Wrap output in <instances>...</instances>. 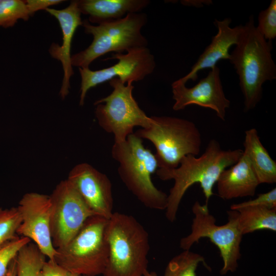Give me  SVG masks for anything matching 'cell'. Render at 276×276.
I'll list each match as a JSON object with an SVG mask.
<instances>
[{
  "label": "cell",
  "instance_id": "obj_1",
  "mask_svg": "<svg viewBox=\"0 0 276 276\" xmlns=\"http://www.w3.org/2000/svg\"><path fill=\"white\" fill-rule=\"evenodd\" d=\"M243 153L240 149H223L219 142L210 140L204 152L198 157L193 155L184 156L176 168H158L157 176L162 180L173 179V187L168 195L166 217L171 222L176 220L180 202L188 189L199 183L208 204L214 195L213 188L225 169L236 163Z\"/></svg>",
  "mask_w": 276,
  "mask_h": 276
},
{
  "label": "cell",
  "instance_id": "obj_2",
  "mask_svg": "<svg viewBox=\"0 0 276 276\" xmlns=\"http://www.w3.org/2000/svg\"><path fill=\"white\" fill-rule=\"evenodd\" d=\"M272 47V41L265 39L258 32L251 15L242 25L238 43L229 59L239 76L245 112L254 109L260 101L263 84L276 79Z\"/></svg>",
  "mask_w": 276,
  "mask_h": 276
},
{
  "label": "cell",
  "instance_id": "obj_3",
  "mask_svg": "<svg viewBox=\"0 0 276 276\" xmlns=\"http://www.w3.org/2000/svg\"><path fill=\"white\" fill-rule=\"evenodd\" d=\"M106 236L109 255L103 276H142L148 271L149 235L134 217L113 212Z\"/></svg>",
  "mask_w": 276,
  "mask_h": 276
},
{
  "label": "cell",
  "instance_id": "obj_4",
  "mask_svg": "<svg viewBox=\"0 0 276 276\" xmlns=\"http://www.w3.org/2000/svg\"><path fill=\"white\" fill-rule=\"evenodd\" d=\"M119 162L118 172L127 188L146 207L166 210L168 195L153 184L151 175L158 168L156 157L145 147L142 139L134 133L122 143H114L111 150Z\"/></svg>",
  "mask_w": 276,
  "mask_h": 276
},
{
  "label": "cell",
  "instance_id": "obj_5",
  "mask_svg": "<svg viewBox=\"0 0 276 276\" xmlns=\"http://www.w3.org/2000/svg\"><path fill=\"white\" fill-rule=\"evenodd\" d=\"M147 21L146 14L141 12L129 13L122 18L96 26L84 20L82 26L86 33L93 36V40L84 50L72 55V66L89 68L93 61L108 53H123L147 47V39L141 33Z\"/></svg>",
  "mask_w": 276,
  "mask_h": 276
},
{
  "label": "cell",
  "instance_id": "obj_6",
  "mask_svg": "<svg viewBox=\"0 0 276 276\" xmlns=\"http://www.w3.org/2000/svg\"><path fill=\"white\" fill-rule=\"evenodd\" d=\"M151 118L150 127L141 128L134 133L153 144L158 168H176L184 156L199 154L202 137L194 122L175 117Z\"/></svg>",
  "mask_w": 276,
  "mask_h": 276
},
{
  "label": "cell",
  "instance_id": "obj_7",
  "mask_svg": "<svg viewBox=\"0 0 276 276\" xmlns=\"http://www.w3.org/2000/svg\"><path fill=\"white\" fill-rule=\"evenodd\" d=\"M108 220L98 215L88 218L66 245L56 249L54 260L79 275L102 274L109 255L106 236Z\"/></svg>",
  "mask_w": 276,
  "mask_h": 276
},
{
  "label": "cell",
  "instance_id": "obj_8",
  "mask_svg": "<svg viewBox=\"0 0 276 276\" xmlns=\"http://www.w3.org/2000/svg\"><path fill=\"white\" fill-rule=\"evenodd\" d=\"M192 211L194 217L191 231L180 239V248L183 250H190L200 239L207 238L219 250L223 261L220 274L236 271L241 256L240 245L243 236L239 226L237 211H228L227 223L219 225L216 224L215 218L210 213L208 204H201L196 201Z\"/></svg>",
  "mask_w": 276,
  "mask_h": 276
},
{
  "label": "cell",
  "instance_id": "obj_9",
  "mask_svg": "<svg viewBox=\"0 0 276 276\" xmlns=\"http://www.w3.org/2000/svg\"><path fill=\"white\" fill-rule=\"evenodd\" d=\"M109 83L113 90L108 96L95 102V114L100 126L113 134L114 143H120L133 133L135 127H150L152 119L133 97L132 83L126 85L118 78L109 80Z\"/></svg>",
  "mask_w": 276,
  "mask_h": 276
},
{
  "label": "cell",
  "instance_id": "obj_10",
  "mask_svg": "<svg viewBox=\"0 0 276 276\" xmlns=\"http://www.w3.org/2000/svg\"><path fill=\"white\" fill-rule=\"evenodd\" d=\"M50 197V232L53 244L57 249L66 245L86 220L96 215L67 179L60 182Z\"/></svg>",
  "mask_w": 276,
  "mask_h": 276
},
{
  "label": "cell",
  "instance_id": "obj_11",
  "mask_svg": "<svg viewBox=\"0 0 276 276\" xmlns=\"http://www.w3.org/2000/svg\"><path fill=\"white\" fill-rule=\"evenodd\" d=\"M109 59L118 61L112 66L100 70L79 68L81 79L80 106L84 105L86 95L91 88L114 78L125 84L139 81L152 73L156 66L154 56L147 47L133 49L126 54L113 53L111 57L105 60Z\"/></svg>",
  "mask_w": 276,
  "mask_h": 276
},
{
  "label": "cell",
  "instance_id": "obj_12",
  "mask_svg": "<svg viewBox=\"0 0 276 276\" xmlns=\"http://www.w3.org/2000/svg\"><path fill=\"white\" fill-rule=\"evenodd\" d=\"M51 206L49 195L36 192L24 195L17 207L21 218L17 234L33 241L46 257L54 260L56 249L50 232Z\"/></svg>",
  "mask_w": 276,
  "mask_h": 276
},
{
  "label": "cell",
  "instance_id": "obj_13",
  "mask_svg": "<svg viewBox=\"0 0 276 276\" xmlns=\"http://www.w3.org/2000/svg\"><path fill=\"white\" fill-rule=\"evenodd\" d=\"M171 86L172 98L175 101L174 110H182L188 106L196 105L214 110L220 120H225L231 102L224 94L220 69L217 65L192 87H187L180 79L174 81Z\"/></svg>",
  "mask_w": 276,
  "mask_h": 276
},
{
  "label": "cell",
  "instance_id": "obj_14",
  "mask_svg": "<svg viewBox=\"0 0 276 276\" xmlns=\"http://www.w3.org/2000/svg\"><path fill=\"white\" fill-rule=\"evenodd\" d=\"M96 215L109 219L112 214L113 199L109 178L90 165L75 166L67 179Z\"/></svg>",
  "mask_w": 276,
  "mask_h": 276
},
{
  "label": "cell",
  "instance_id": "obj_15",
  "mask_svg": "<svg viewBox=\"0 0 276 276\" xmlns=\"http://www.w3.org/2000/svg\"><path fill=\"white\" fill-rule=\"evenodd\" d=\"M47 12L58 21L62 33L61 45L53 43L49 53L54 59L60 61L63 70V78L59 95L64 99L69 93L70 78L74 75L71 63V49L74 34L79 26L82 25L81 13L77 1H73L65 8L57 10L48 8Z\"/></svg>",
  "mask_w": 276,
  "mask_h": 276
},
{
  "label": "cell",
  "instance_id": "obj_16",
  "mask_svg": "<svg viewBox=\"0 0 276 276\" xmlns=\"http://www.w3.org/2000/svg\"><path fill=\"white\" fill-rule=\"evenodd\" d=\"M214 22L217 28V33L212 37L211 42L200 55L190 72L180 78L185 84L190 80L194 81L197 80L200 71L213 68L221 60H229V49L238 43L242 25L231 27L232 19L230 18H225L222 20L215 19Z\"/></svg>",
  "mask_w": 276,
  "mask_h": 276
},
{
  "label": "cell",
  "instance_id": "obj_17",
  "mask_svg": "<svg viewBox=\"0 0 276 276\" xmlns=\"http://www.w3.org/2000/svg\"><path fill=\"white\" fill-rule=\"evenodd\" d=\"M219 196L224 200L253 196L260 185L247 156L223 170L217 181Z\"/></svg>",
  "mask_w": 276,
  "mask_h": 276
},
{
  "label": "cell",
  "instance_id": "obj_18",
  "mask_svg": "<svg viewBox=\"0 0 276 276\" xmlns=\"http://www.w3.org/2000/svg\"><path fill=\"white\" fill-rule=\"evenodd\" d=\"M81 14L89 16L88 21L99 24L119 19L128 14L139 13L150 4L149 0L77 1Z\"/></svg>",
  "mask_w": 276,
  "mask_h": 276
},
{
  "label": "cell",
  "instance_id": "obj_19",
  "mask_svg": "<svg viewBox=\"0 0 276 276\" xmlns=\"http://www.w3.org/2000/svg\"><path fill=\"white\" fill-rule=\"evenodd\" d=\"M243 146V153L248 157L259 183H275L276 162L262 144L256 129L245 131Z\"/></svg>",
  "mask_w": 276,
  "mask_h": 276
},
{
  "label": "cell",
  "instance_id": "obj_20",
  "mask_svg": "<svg viewBox=\"0 0 276 276\" xmlns=\"http://www.w3.org/2000/svg\"><path fill=\"white\" fill-rule=\"evenodd\" d=\"M235 211L238 212L239 226L243 235L259 230L276 231V209L247 206Z\"/></svg>",
  "mask_w": 276,
  "mask_h": 276
},
{
  "label": "cell",
  "instance_id": "obj_21",
  "mask_svg": "<svg viewBox=\"0 0 276 276\" xmlns=\"http://www.w3.org/2000/svg\"><path fill=\"white\" fill-rule=\"evenodd\" d=\"M45 258L35 243L29 242L15 257L16 276H40Z\"/></svg>",
  "mask_w": 276,
  "mask_h": 276
},
{
  "label": "cell",
  "instance_id": "obj_22",
  "mask_svg": "<svg viewBox=\"0 0 276 276\" xmlns=\"http://www.w3.org/2000/svg\"><path fill=\"white\" fill-rule=\"evenodd\" d=\"M200 263L211 270L202 256L184 250L169 262L163 276H197L196 271Z\"/></svg>",
  "mask_w": 276,
  "mask_h": 276
},
{
  "label": "cell",
  "instance_id": "obj_23",
  "mask_svg": "<svg viewBox=\"0 0 276 276\" xmlns=\"http://www.w3.org/2000/svg\"><path fill=\"white\" fill-rule=\"evenodd\" d=\"M21 222L17 207L0 208V249L16 239L17 231Z\"/></svg>",
  "mask_w": 276,
  "mask_h": 276
},
{
  "label": "cell",
  "instance_id": "obj_24",
  "mask_svg": "<svg viewBox=\"0 0 276 276\" xmlns=\"http://www.w3.org/2000/svg\"><path fill=\"white\" fill-rule=\"evenodd\" d=\"M25 1L0 0V27H13L19 19L30 17Z\"/></svg>",
  "mask_w": 276,
  "mask_h": 276
},
{
  "label": "cell",
  "instance_id": "obj_25",
  "mask_svg": "<svg viewBox=\"0 0 276 276\" xmlns=\"http://www.w3.org/2000/svg\"><path fill=\"white\" fill-rule=\"evenodd\" d=\"M258 32L266 40L272 41L276 37V1L272 0L268 7L258 16Z\"/></svg>",
  "mask_w": 276,
  "mask_h": 276
},
{
  "label": "cell",
  "instance_id": "obj_26",
  "mask_svg": "<svg viewBox=\"0 0 276 276\" xmlns=\"http://www.w3.org/2000/svg\"><path fill=\"white\" fill-rule=\"evenodd\" d=\"M31 242L24 237H18L0 249V276H6L9 267L20 249Z\"/></svg>",
  "mask_w": 276,
  "mask_h": 276
},
{
  "label": "cell",
  "instance_id": "obj_27",
  "mask_svg": "<svg viewBox=\"0 0 276 276\" xmlns=\"http://www.w3.org/2000/svg\"><path fill=\"white\" fill-rule=\"evenodd\" d=\"M247 206H263L269 209H276V188L259 194L254 199L233 204L231 206V210H237Z\"/></svg>",
  "mask_w": 276,
  "mask_h": 276
},
{
  "label": "cell",
  "instance_id": "obj_28",
  "mask_svg": "<svg viewBox=\"0 0 276 276\" xmlns=\"http://www.w3.org/2000/svg\"><path fill=\"white\" fill-rule=\"evenodd\" d=\"M41 274L42 276H80L59 265L55 260L49 259L44 262Z\"/></svg>",
  "mask_w": 276,
  "mask_h": 276
},
{
  "label": "cell",
  "instance_id": "obj_29",
  "mask_svg": "<svg viewBox=\"0 0 276 276\" xmlns=\"http://www.w3.org/2000/svg\"><path fill=\"white\" fill-rule=\"evenodd\" d=\"M25 1L30 16L39 10H45L50 6L64 2L62 0H27Z\"/></svg>",
  "mask_w": 276,
  "mask_h": 276
},
{
  "label": "cell",
  "instance_id": "obj_30",
  "mask_svg": "<svg viewBox=\"0 0 276 276\" xmlns=\"http://www.w3.org/2000/svg\"><path fill=\"white\" fill-rule=\"evenodd\" d=\"M16 266L15 258L11 263L6 276H16Z\"/></svg>",
  "mask_w": 276,
  "mask_h": 276
},
{
  "label": "cell",
  "instance_id": "obj_31",
  "mask_svg": "<svg viewBox=\"0 0 276 276\" xmlns=\"http://www.w3.org/2000/svg\"><path fill=\"white\" fill-rule=\"evenodd\" d=\"M142 276H158L155 272H149L148 270Z\"/></svg>",
  "mask_w": 276,
  "mask_h": 276
},
{
  "label": "cell",
  "instance_id": "obj_32",
  "mask_svg": "<svg viewBox=\"0 0 276 276\" xmlns=\"http://www.w3.org/2000/svg\"><path fill=\"white\" fill-rule=\"evenodd\" d=\"M40 276H42V275H41V273H40Z\"/></svg>",
  "mask_w": 276,
  "mask_h": 276
},
{
  "label": "cell",
  "instance_id": "obj_33",
  "mask_svg": "<svg viewBox=\"0 0 276 276\" xmlns=\"http://www.w3.org/2000/svg\"><path fill=\"white\" fill-rule=\"evenodd\" d=\"M80 276H85V275H80Z\"/></svg>",
  "mask_w": 276,
  "mask_h": 276
}]
</instances>
